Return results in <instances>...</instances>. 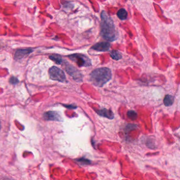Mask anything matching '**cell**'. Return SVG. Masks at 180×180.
<instances>
[{"label": "cell", "mask_w": 180, "mask_h": 180, "mask_svg": "<svg viewBox=\"0 0 180 180\" xmlns=\"http://www.w3.org/2000/svg\"><path fill=\"white\" fill-rule=\"evenodd\" d=\"M117 15L120 20H125L128 17V12L124 9H121L118 11Z\"/></svg>", "instance_id": "obj_11"}, {"label": "cell", "mask_w": 180, "mask_h": 180, "mask_svg": "<svg viewBox=\"0 0 180 180\" xmlns=\"http://www.w3.org/2000/svg\"><path fill=\"white\" fill-rule=\"evenodd\" d=\"M101 35L105 40L110 42H112L116 40L118 38L117 30L115 29L114 23L112 18L108 15L104 11L101 13Z\"/></svg>", "instance_id": "obj_1"}, {"label": "cell", "mask_w": 180, "mask_h": 180, "mask_svg": "<svg viewBox=\"0 0 180 180\" xmlns=\"http://www.w3.org/2000/svg\"><path fill=\"white\" fill-rule=\"evenodd\" d=\"M32 51L31 49H21L18 50L15 53V57L17 59H21L25 55L29 54Z\"/></svg>", "instance_id": "obj_9"}, {"label": "cell", "mask_w": 180, "mask_h": 180, "mask_svg": "<svg viewBox=\"0 0 180 180\" xmlns=\"http://www.w3.org/2000/svg\"><path fill=\"white\" fill-rule=\"evenodd\" d=\"M70 60H72L74 63L80 67H89L91 66V61L90 58L86 55L80 53H75L71 55H68Z\"/></svg>", "instance_id": "obj_3"}, {"label": "cell", "mask_w": 180, "mask_h": 180, "mask_svg": "<svg viewBox=\"0 0 180 180\" xmlns=\"http://www.w3.org/2000/svg\"><path fill=\"white\" fill-rule=\"evenodd\" d=\"M110 56L113 59L115 60H120L122 58L121 53L118 51H115V50H113L110 52Z\"/></svg>", "instance_id": "obj_12"}, {"label": "cell", "mask_w": 180, "mask_h": 180, "mask_svg": "<svg viewBox=\"0 0 180 180\" xmlns=\"http://www.w3.org/2000/svg\"><path fill=\"white\" fill-rule=\"evenodd\" d=\"M96 112L100 116L108 118L110 120H112L114 118V114L111 110L103 108L100 110H96Z\"/></svg>", "instance_id": "obj_8"}, {"label": "cell", "mask_w": 180, "mask_h": 180, "mask_svg": "<svg viewBox=\"0 0 180 180\" xmlns=\"http://www.w3.org/2000/svg\"><path fill=\"white\" fill-rule=\"evenodd\" d=\"M49 73L50 78L52 80L61 83H65L66 80L64 73L57 67L53 66L51 68L49 71Z\"/></svg>", "instance_id": "obj_4"}, {"label": "cell", "mask_w": 180, "mask_h": 180, "mask_svg": "<svg viewBox=\"0 0 180 180\" xmlns=\"http://www.w3.org/2000/svg\"><path fill=\"white\" fill-rule=\"evenodd\" d=\"M136 127V126L134 125V124H129L126 126V129H128V130H132L133 128H134Z\"/></svg>", "instance_id": "obj_17"}, {"label": "cell", "mask_w": 180, "mask_h": 180, "mask_svg": "<svg viewBox=\"0 0 180 180\" xmlns=\"http://www.w3.org/2000/svg\"><path fill=\"white\" fill-rule=\"evenodd\" d=\"M10 83L12 85H16L19 83V80L16 78L12 77L10 79Z\"/></svg>", "instance_id": "obj_16"}, {"label": "cell", "mask_w": 180, "mask_h": 180, "mask_svg": "<svg viewBox=\"0 0 180 180\" xmlns=\"http://www.w3.org/2000/svg\"><path fill=\"white\" fill-rule=\"evenodd\" d=\"M0 128H1V124H0Z\"/></svg>", "instance_id": "obj_18"}, {"label": "cell", "mask_w": 180, "mask_h": 180, "mask_svg": "<svg viewBox=\"0 0 180 180\" xmlns=\"http://www.w3.org/2000/svg\"><path fill=\"white\" fill-rule=\"evenodd\" d=\"M110 44L109 42L98 43L93 45L92 49L98 51L105 52L110 49Z\"/></svg>", "instance_id": "obj_7"}, {"label": "cell", "mask_w": 180, "mask_h": 180, "mask_svg": "<svg viewBox=\"0 0 180 180\" xmlns=\"http://www.w3.org/2000/svg\"><path fill=\"white\" fill-rule=\"evenodd\" d=\"M128 117L131 120H134L138 117V114L134 110H129L127 113Z\"/></svg>", "instance_id": "obj_14"}, {"label": "cell", "mask_w": 180, "mask_h": 180, "mask_svg": "<svg viewBox=\"0 0 180 180\" xmlns=\"http://www.w3.org/2000/svg\"><path fill=\"white\" fill-rule=\"evenodd\" d=\"M43 118L45 120L53 121H62V118L57 112L49 111L44 114Z\"/></svg>", "instance_id": "obj_6"}, {"label": "cell", "mask_w": 180, "mask_h": 180, "mask_svg": "<svg viewBox=\"0 0 180 180\" xmlns=\"http://www.w3.org/2000/svg\"><path fill=\"white\" fill-rule=\"evenodd\" d=\"M163 102L166 106H171L174 103V98L171 95H166L164 98Z\"/></svg>", "instance_id": "obj_10"}, {"label": "cell", "mask_w": 180, "mask_h": 180, "mask_svg": "<svg viewBox=\"0 0 180 180\" xmlns=\"http://www.w3.org/2000/svg\"><path fill=\"white\" fill-rule=\"evenodd\" d=\"M77 161L82 165H88L91 164V161L90 160L84 158H81L80 159H78Z\"/></svg>", "instance_id": "obj_15"}, {"label": "cell", "mask_w": 180, "mask_h": 180, "mask_svg": "<svg viewBox=\"0 0 180 180\" xmlns=\"http://www.w3.org/2000/svg\"><path fill=\"white\" fill-rule=\"evenodd\" d=\"M112 73L108 68H101L93 70L90 74V81L93 85L101 87L111 79Z\"/></svg>", "instance_id": "obj_2"}, {"label": "cell", "mask_w": 180, "mask_h": 180, "mask_svg": "<svg viewBox=\"0 0 180 180\" xmlns=\"http://www.w3.org/2000/svg\"><path fill=\"white\" fill-rule=\"evenodd\" d=\"M64 65L66 71L73 78L78 81H80L82 80V76L81 73L79 71L78 69H76L73 66L69 64L68 63H65V61H64Z\"/></svg>", "instance_id": "obj_5"}, {"label": "cell", "mask_w": 180, "mask_h": 180, "mask_svg": "<svg viewBox=\"0 0 180 180\" xmlns=\"http://www.w3.org/2000/svg\"><path fill=\"white\" fill-rule=\"evenodd\" d=\"M50 58L51 60H53L54 63H56V64L60 65V64H62L63 62V60L61 57L60 55H52L50 56Z\"/></svg>", "instance_id": "obj_13"}]
</instances>
